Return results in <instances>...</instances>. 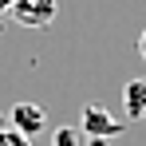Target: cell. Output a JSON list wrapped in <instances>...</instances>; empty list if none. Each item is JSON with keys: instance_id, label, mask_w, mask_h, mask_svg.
Wrapping results in <instances>:
<instances>
[{"instance_id": "1", "label": "cell", "mask_w": 146, "mask_h": 146, "mask_svg": "<svg viewBox=\"0 0 146 146\" xmlns=\"http://www.w3.org/2000/svg\"><path fill=\"white\" fill-rule=\"evenodd\" d=\"M59 12V0H12V20L20 28H48Z\"/></svg>"}, {"instance_id": "2", "label": "cell", "mask_w": 146, "mask_h": 146, "mask_svg": "<svg viewBox=\"0 0 146 146\" xmlns=\"http://www.w3.org/2000/svg\"><path fill=\"white\" fill-rule=\"evenodd\" d=\"M79 130L83 134H91V138H115V134H122V122L111 119L99 103H91L87 111H83V122H79Z\"/></svg>"}, {"instance_id": "3", "label": "cell", "mask_w": 146, "mask_h": 146, "mask_svg": "<svg viewBox=\"0 0 146 146\" xmlns=\"http://www.w3.org/2000/svg\"><path fill=\"white\" fill-rule=\"evenodd\" d=\"M44 126H48L44 107H36V103H16V107H12V130H20L24 138L44 134Z\"/></svg>"}, {"instance_id": "4", "label": "cell", "mask_w": 146, "mask_h": 146, "mask_svg": "<svg viewBox=\"0 0 146 146\" xmlns=\"http://www.w3.org/2000/svg\"><path fill=\"white\" fill-rule=\"evenodd\" d=\"M122 103H126V119H146V79H130L122 87Z\"/></svg>"}, {"instance_id": "5", "label": "cell", "mask_w": 146, "mask_h": 146, "mask_svg": "<svg viewBox=\"0 0 146 146\" xmlns=\"http://www.w3.org/2000/svg\"><path fill=\"white\" fill-rule=\"evenodd\" d=\"M51 146H83V130L79 126H59L51 134Z\"/></svg>"}, {"instance_id": "6", "label": "cell", "mask_w": 146, "mask_h": 146, "mask_svg": "<svg viewBox=\"0 0 146 146\" xmlns=\"http://www.w3.org/2000/svg\"><path fill=\"white\" fill-rule=\"evenodd\" d=\"M0 146H32V138H24V134L12 130V126H0Z\"/></svg>"}, {"instance_id": "7", "label": "cell", "mask_w": 146, "mask_h": 146, "mask_svg": "<svg viewBox=\"0 0 146 146\" xmlns=\"http://www.w3.org/2000/svg\"><path fill=\"white\" fill-rule=\"evenodd\" d=\"M138 51H142V59H146V32H142V40H138Z\"/></svg>"}, {"instance_id": "8", "label": "cell", "mask_w": 146, "mask_h": 146, "mask_svg": "<svg viewBox=\"0 0 146 146\" xmlns=\"http://www.w3.org/2000/svg\"><path fill=\"white\" fill-rule=\"evenodd\" d=\"M0 12H12V0H0Z\"/></svg>"}]
</instances>
